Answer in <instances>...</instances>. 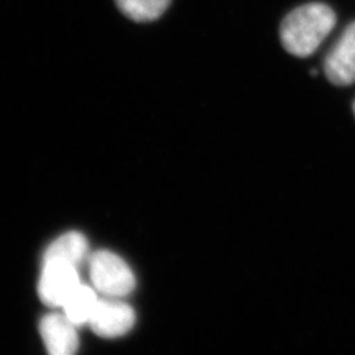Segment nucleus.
I'll use <instances>...</instances> for the list:
<instances>
[{"label": "nucleus", "instance_id": "obj_1", "mask_svg": "<svg viewBox=\"0 0 355 355\" xmlns=\"http://www.w3.org/2000/svg\"><path fill=\"white\" fill-rule=\"evenodd\" d=\"M337 17L329 6L309 3L288 13L280 26L284 49L295 57H308L318 51L336 26Z\"/></svg>", "mask_w": 355, "mask_h": 355}, {"label": "nucleus", "instance_id": "obj_2", "mask_svg": "<svg viewBox=\"0 0 355 355\" xmlns=\"http://www.w3.org/2000/svg\"><path fill=\"white\" fill-rule=\"evenodd\" d=\"M89 277L95 290L107 297L121 299L136 287V278L130 267L124 259L108 250L91 255Z\"/></svg>", "mask_w": 355, "mask_h": 355}, {"label": "nucleus", "instance_id": "obj_3", "mask_svg": "<svg viewBox=\"0 0 355 355\" xmlns=\"http://www.w3.org/2000/svg\"><path fill=\"white\" fill-rule=\"evenodd\" d=\"M79 284L80 277L78 267L57 261L42 262L38 296L44 304L51 308H62Z\"/></svg>", "mask_w": 355, "mask_h": 355}, {"label": "nucleus", "instance_id": "obj_4", "mask_svg": "<svg viewBox=\"0 0 355 355\" xmlns=\"http://www.w3.org/2000/svg\"><path fill=\"white\" fill-rule=\"evenodd\" d=\"M135 321L136 315L130 305L120 299L104 296L98 300L89 325L99 337L116 338L132 329Z\"/></svg>", "mask_w": 355, "mask_h": 355}, {"label": "nucleus", "instance_id": "obj_5", "mask_svg": "<svg viewBox=\"0 0 355 355\" xmlns=\"http://www.w3.org/2000/svg\"><path fill=\"white\" fill-rule=\"evenodd\" d=\"M325 76L336 86H349L355 82V21L347 26L343 36L325 58Z\"/></svg>", "mask_w": 355, "mask_h": 355}, {"label": "nucleus", "instance_id": "obj_6", "mask_svg": "<svg viewBox=\"0 0 355 355\" xmlns=\"http://www.w3.org/2000/svg\"><path fill=\"white\" fill-rule=\"evenodd\" d=\"M78 327L64 313H51L40 321V334L51 355H73L79 347Z\"/></svg>", "mask_w": 355, "mask_h": 355}, {"label": "nucleus", "instance_id": "obj_7", "mask_svg": "<svg viewBox=\"0 0 355 355\" xmlns=\"http://www.w3.org/2000/svg\"><path fill=\"white\" fill-rule=\"evenodd\" d=\"M89 255V242L79 232H67L51 242L45 250L42 262H64L79 267Z\"/></svg>", "mask_w": 355, "mask_h": 355}, {"label": "nucleus", "instance_id": "obj_8", "mask_svg": "<svg viewBox=\"0 0 355 355\" xmlns=\"http://www.w3.org/2000/svg\"><path fill=\"white\" fill-rule=\"evenodd\" d=\"M98 300L99 297L96 296V292L89 288V286L80 283L76 291L64 302L62 309L67 318L79 328L89 325V318L95 311Z\"/></svg>", "mask_w": 355, "mask_h": 355}, {"label": "nucleus", "instance_id": "obj_9", "mask_svg": "<svg viewBox=\"0 0 355 355\" xmlns=\"http://www.w3.org/2000/svg\"><path fill=\"white\" fill-rule=\"evenodd\" d=\"M119 10L130 20L148 23L159 19L171 0H114Z\"/></svg>", "mask_w": 355, "mask_h": 355}, {"label": "nucleus", "instance_id": "obj_10", "mask_svg": "<svg viewBox=\"0 0 355 355\" xmlns=\"http://www.w3.org/2000/svg\"><path fill=\"white\" fill-rule=\"evenodd\" d=\"M354 114H355V102H354Z\"/></svg>", "mask_w": 355, "mask_h": 355}]
</instances>
